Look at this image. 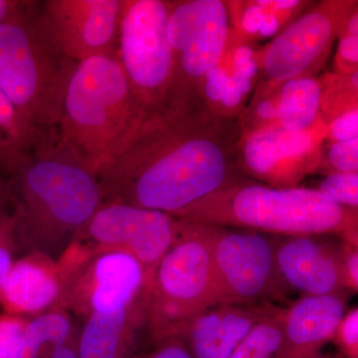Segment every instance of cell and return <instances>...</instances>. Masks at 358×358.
<instances>
[{
  "instance_id": "obj_16",
  "label": "cell",
  "mask_w": 358,
  "mask_h": 358,
  "mask_svg": "<svg viewBox=\"0 0 358 358\" xmlns=\"http://www.w3.org/2000/svg\"><path fill=\"white\" fill-rule=\"evenodd\" d=\"M275 308L268 303L215 306L195 317L183 338L188 341L193 358H228Z\"/></svg>"
},
{
  "instance_id": "obj_8",
  "label": "cell",
  "mask_w": 358,
  "mask_h": 358,
  "mask_svg": "<svg viewBox=\"0 0 358 358\" xmlns=\"http://www.w3.org/2000/svg\"><path fill=\"white\" fill-rule=\"evenodd\" d=\"M207 227L222 305L268 303L282 296L288 288L277 267L278 242L257 231Z\"/></svg>"
},
{
  "instance_id": "obj_39",
  "label": "cell",
  "mask_w": 358,
  "mask_h": 358,
  "mask_svg": "<svg viewBox=\"0 0 358 358\" xmlns=\"http://www.w3.org/2000/svg\"><path fill=\"white\" fill-rule=\"evenodd\" d=\"M317 358H324V357H317Z\"/></svg>"
},
{
  "instance_id": "obj_24",
  "label": "cell",
  "mask_w": 358,
  "mask_h": 358,
  "mask_svg": "<svg viewBox=\"0 0 358 358\" xmlns=\"http://www.w3.org/2000/svg\"><path fill=\"white\" fill-rule=\"evenodd\" d=\"M285 310L275 308L247 334L228 358H277L284 331Z\"/></svg>"
},
{
  "instance_id": "obj_20",
  "label": "cell",
  "mask_w": 358,
  "mask_h": 358,
  "mask_svg": "<svg viewBox=\"0 0 358 358\" xmlns=\"http://www.w3.org/2000/svg\"><path fill=\"white\" fill-rule=\"evenodd\" d=\"M45 131L25 119L0 91V169L2 171L10 176L21 160L37 145Z\"/></svg>"
},
{
  "instance_id": "obj_37",
  "label": "cell",
  "mask_w": 358,
  "mask_h": 358,
  "mask_svg": "<svg viewBox=\"0 0 358 358\" xmlns=\"http://www.w3.org/2000/svg\"><path fill=\"white\" fill-rule=\"evenodd\" d=\"M14 228L15 225H14L13 212L0 215V242L7 238L15 237Z\"/></svg>"
},
{
  "instance_id": "obj_3",
  "label": "cell",
  "mask_w": 358,
  "mask_h": 358,
  "mask_svg": "<svg viewBox=\"0 0 358 358\" xmlns=\"http://www.w3.org/2000/svg\"><path fill=\"white\" fill-rule=\"evenodd\" d=\"M174 217L285 236L336 234L357 245V211L308 188H275L234 180Z\"/></svg>"
},
{
  "instance_id": "obj_10",
  "label": "cell",
  "mask_w": 358,
  "mask_h": 358,
  "mask_svg": "<svg viewBox=\"0 0 358 358\" xmlns=\"http://www.w3.org/2000/svg\"><path fill=\"white\" fill-rule=\"evenodd\" d=\"M357 9V1L320 2L254 53L258 71H263L271 84L313 77L326 63L345 21Z\"/></svg>"
},
{
  "instance_id": "obj_5",
  "label": "cell",
  "mask_w": 358,
  "mask_h": 358,
  "mask_svg": "<svg viewBox=\"0 0 358 358\" xmlns=\"http://www.w3.org/2000/svg\"><path fill=\"white\" fill-rule=\"evenodd\" d=\"M76 64L45 25L40 2L24 1L0 23V91L38 128L57 127Z\"/></svg>"
},
{
  "instance_id": "obj_22",
  "label": "cell",
  "mask_w": 358,
  "mask_h": 358,
  "mask_svg": "<svg viewBox=\"0 0 358 358\" xmlns=\"http://www.w3.org/2000/svg\"><path fill=\"white\" fill-rule=\"evenodd\" d=\"M300 6V1L227 2L236 32L244 37L272 36Z\"/></svg>"
},
{
  "instance_id": "obj_28",
  "label": "cell",
  "mask_w": 358,
  "mask_h": 358,
  "mask_svg": "<svg viewBox=\"0 0 358 358\" xmlns=\"http://www.w3.org/2000/svg\"><path fill=\"white\" fill-rule=\"evenodd\" d=\"M329 162L336 173H357L358 138L333 141L329 147Z\"/></svg>"
},
{
  "instance_id": "obj_1",
  "label": "cell",
  "mask_w": 358,
  "mask_h": 358,
  "mask_svg": "<svg viewBox=\"0 0 358 358\" xmlns=\"http://www.w3.org/2000/svg\"><path fill=\"white\" fill-rule=\"evenodd\" d=\"M239 117L216 114L199 95L174 100L145 117L98 173L102 202H121L176 216L234 181Z\"/></svg>"
},
{
  "instance_id": "obj_31",
  "label": "cell",
  "mask_w": 358,
  "mask_h": 358,
  "mask_svg": "<svg viewBox=\"0 0 358 358\" xmlns=\"http://www.w3.org/2000/svg\"><path fill=\"white\" fill-rule=\"evenodd\" d=\"M358 36L355 35H341L336 65L338 70L345 76L357 72Z\"/></svg>"
},
{
  "instance_id": "obj_33",
  "label": "cell",
  "mask_w": 358,
  "mask_h": 358,
  "mask_svg": "<svg viewBox=\"0 0 358 358\" xmlns=\"http://www.w3.org/2000/svg\"><path fill=\"white\" fill-rule=\"evenodd\" d=\"M16 247L17 246H16L14 236L7 238L0 242V293H1L11 267L15 261L14 260V251H15Z\"/></svg>"
},
{
  "instance_id": "obj_6",
  "label": "cell",
  "mask_w": 358,
  "mask_h": 358,
  "mask_svg": "<svg viewBox=\"0 0 358 358\" xmlns=\"http://www.w3.org/2000/svg\"><path fill=\"white\" fill-rule=\"evenodd\" d=\"M178 220L176 239L155 268L145 292L150 333L159 341L183 338L195 317L222 305L208 227Z\"/></svg>"
},
{
  "instance_id": "obj_21",
  "label": "cell",
  "mask_w": 358,
  "mask_h": 358,
  "mask_svg": "<svg viewBox=\"0 0 358 358\" xmlns=\"http://www.w3.org/2000/svg\"><path fill=\"white\" fill-rule=\"evenodd\" d=\"M129 310L91 313L80 336L78 358H117L128 327Z\"/></svg>"
},
{
  "instance_id": "obj_14",
  "label": "cell",
  "mask_w": 358,
  "mask_h": 358,
  "mask_svg": "<svg viewBox=\"0 0 358 358\" xmlns=\"http://www.w3.org/2000/svg\"><path fill=\"white\" fill-rule=\"evenodd\" d=\"M275 261L287 288L305 296L345 294L341 253L313 236H287L278 242Z\"/></svg>"
},
{
  "instance_id": "obj_35",
  "label": "cell",
  "mask_w": 358,
  "mask_h": 358,
  "mask_svg": "<svg viewBox=\"0 0 358 358\" xmlns=\"http://www.w3.org/2000/svg\"><path fill=\"white\" fill-rule=\"evenodd\" d=\"M13 212L10 192H9V176L0 169V215Z\"/></svg>"
},
{
  "instance_id": "obj_2",
  "label": "cell",
  "mask_w": 358,
  "mask_h": 358,
  "mask_svg": "<svg viewBox=\"0 0 358 358\" xmlns=\"http://www.w3.org/2000/svg\"><path fill=\"white\" fill-rule=\"evenodd\" d=\"M9 190L16 246L47 257L72 243L103 199L98 176L56 128L9 176Z\"/></svg>"
},
{
  "instance_id": "obj_29",
  "label": "cell",
  "mask_w": 358,
  "mask_h": 358,
  "mask_svg": "<svg viewBox=\"0 0 358 358\" xmlns=\"http://www.w3.org/2000/svg\"><path fill=\"white\" fill-rule=\"evenodd\" d=\"M334 338H338L341 350L348 358H358V310L346 312Z\"/></svg>"
},
{
  "instance_id": "obj_32",
  "label": "cell",
  "mask_w": 358,
  "mask_h": 358,
  "mask_svg": "<svg viewBox=\"0 0 358 358\" xmlns=\"http://www.w3.org/2000/svg\"><path fill=\"white\" fill-rule=\"evenodd\" d=\"M341 270L345 279L346 289L358 291V251L357 245L345 242L339 249Z\"/></svg>"
},
{
  "instance_id": "obj_4",
  "label": "cell",
  "mask_w": 358,
  "mask_h": 358,
  "mask_svg": "<svg viewBox=\"0 0 358 358\" xmlns=\"http://www.w3.org/2000/svg\"><path fill=\"white\" fill-rule=\"evenodd\" d=\"M141 122L117 55L77 62L56 129L94 173L117 157Z\"/></svg>"
},
{
  "instance_id": "obj_30",
  "label": "cell",
  "mask_w": 358,
  "mask_h": 358,
  "mask_svg": "<svg viewBox=\"0 0 358 358\" xmlns=\"http://www.w3.org/2000/svg\"><path fill=\"white\" fill-rule=\"evenodd\" d=\"M358 110H348L327 124V138L333 141L358 138Z\"/></svg>"
},
{
  "instance_id": "obj_38",
  "label": "cell",
  "mask_w": 358,
  "mask_h": 358,
  "mask_svg": "<svg viewBox=\"0 0 358 358\" xmlns=\"http://www.w3.org/2000/svg\"><path fill=\"white\" fill-rule=\"evenodd\" d=\"M23 3L24 1H17V0H0V23L13 15L23 6Z\"/></svg>"
},
{
  "instance_id": "obj_19",
  "label": "cell",
  "mask_w": 358,
  "mask_h": 358,
  "mask_svg": "<svg viewBox=\"0 0 358 358\" xmlns=\"http://www.w3.org/2000/svg\"><path fill=\"white\" fill-rule=\"evenodd\" d=\"M322 87L315 77H298L281 85L277 115L280 127L299 133L315 126L322 115Z\"/></svg>"
},
{
  "instance_id": "obj_15",
  "label": "cell",
  "mask_w": 358,
  "mask_h": 358,
  "mask_svg": "<svg viewBox=\"0 0 358 358\" xmlns=\"http://www.w3.org/2000/svg\"><path fill=\"white\" fill-rule=\"evenodd\" d=\"M346 313L345 294L303 296L285 310L284 331L277 358H317L334 338Z\"/></svg>"
},
{
  "instance_id": "obj_34",
  "label": "cell",
  "mask_w": 358,
  "mask_h": 358,
  "mask_svg": "<svg viewBox=\"0 0 358 358\" xmlns=\"http://www.w3.org/2000/svg\"><path fill=\"white\" fill-rule=\"evenodd\" d=\"M182 338L167 339L150 358H193L192 353L181 341Z\"/></svg>"
},
{
  "instance_id": "obj_7",
  "label": "cell",
  "mask_w": 358,
  "mask_h": 358,
  "mask_svg": "<svg viewBox=\"0 0 358 358\" xmlns=\"http://www.w3.org/2000/svg\"><path fill=\"white\" fill-rule=\"evenodd\" d=\"M169 1L124 0L117 61L143 121L166 109L174 98L173 51L167 36Z\"/></svg>"
},
{
  "instance_id": "obj_11",
  "label": "cell",
  "mask_w": 358,
  "mask_h": 358,
  "mask_svg": "<svg viewBox=\"0 0 358 358\" xmlns=\"http://www.w3.org/2000/svg\"><path fill=\"white\" fill-rule=\"evenodd\" d=\"M178 227V219L164 212L102 202L72 243L89 244L94 255L115 250L133 256L143 266L148 287L155 268L176 239Z\"/></svg>"
},
{
  "instance_id": "obj_17",
  "label": "cell",
  "mask_w": 358,
  "mask_h": 358,
  "mask_svg": "<svg viewBox=\"0 0 358 358\" xmlns=\"http://www.w3.org/2000/svg\"><path fill=\"white\" fill-rule=\"evenodd\" d=\"M94 256L83 279L90 313L129 310L138 294L147 291L143 266L122 251L113 250Z\"/></svg>"
},
{
  "instance_id": "obj_26",
  "label": "cell",
  "mask_w": 358,
  "mask_h": 358,
  "mask_svg": "<svg viewBox=\"0 0 358 358\" xmlns=\"http://www.w3.org/2000/svg\"><path fill=\"white\" fill-rule=\"evenodd\" d=\"M317 190L334 203L357 211L358 173H331Z\"/></svg>"
},
{
  "instance_id": "obj_9",
  "label": "cell",
  "mask_w": 358,
  "mask_h": 358,
  "mask_svg": "<svg viewBox=\"0 0 358 358\" xmlns=\"http://www.w3.org/2000/svg\"><path fill=\"white\" fill-rule=\"evenodd\" d=\"M174 98L200 95L205 75L220 62L229 38V11L220 0L169 1ZM201 96V95H200Z\"/></svg>"
},
{
  "instance_id": "obj_23",
  "label": "cell",
  "mask_w": 358,
  "mask_h": 358,
  "mask_svg": "<svg viewBox=\"0 0 358 358\" xmlns=\"http://www.w3.org/2000/svg\"><path fill=\"white\" fill-rule=\"evenodd\" d=\"M72 324L61 310H52L26 324L15 358H34L40 352L69 343Z\"/></svg>"
},
{
  "instance_id": "obj_27",
  "label": "cell",
  "mask_w": 358,
  "mask_h": 358,
  "mask_svg": "<svg viewBox=\"0 0 358 358\" xmlns=\"http://www.w3.org/2000/svg\"><path fill=\"white\" fill-rule=\"evenodd\" d=\"M27 322L20 315H0V358H15Z\"/></svg>"
},
{
  "instance_id": "obj_13",
  "label": "cell",
  "mask_w": 358,
  "mask_h": 358,
  "mask_svg": "<svg viewBox=\"0 0 358 358\" xmlns=\"http://www.w3.org/2000/svg\"><path fill=\"white\" fill-rule=\"evenodd\" d=\"M124 0H46L42 18L56 43L75 62L115 55Z\"/></svg>"
},
{
  "instance_id": "obj_36",
  "label": "cell",
  "mask_w": 358,
  "mask_h": 358,
  "mask_svg": "<svg viewBox=\"0 0 358 358\" xmlns=\"http://www.w3.org/2000/svg\"><path fill=\"white\" fill-rule=\"evenodd\" d=\"M35 358H78V353L68 343L64 345L58 346L48 352L41 353Z\"/></svg>"
},
{
  "instance_id": "obj_25",
  "label": "cell",
  "mask_w": 358,
  "mask_h": 358,
  "mask_svg": "<svg viewBox=\"0 0 358 358\" xmlns=\"http://www.w3.org/2000/svg\"><path fill=\"white\" fill-rule=\"evenodd\" d=\"M271 84V83H268ZM282 84H271L263 92H259L246 114L239 120L242 136L255 131L280 126L278 122L277 107Z\"/></svg>"
},
{
  "instance_id": "obj_18",
  "label": "cell",
  "mask_w": 358,
  "mask_h": 358,
  "mask_svg": "<svg viewBox=\"0 0 358 358\" xmlns=\"http://www.w3.org/2000/svg\"><path fill=\"white\" fill-rule=\"evenodd\" d=\"M57 266L42 254L14 261L0 301L9 315L37 313L57 301L63 291L62 278Z\"/></svg>"
},
{
  "instance_id": "obj_12",
  "label": "cell",
  "mask_w": 358,
  "mask_h": 358,
  "mask_svg": "<svg viewBox=\"0 0 358 358\" xmlns=\"http://www.w3.org/2000/svg\"><path fill=\"white\" fill-rule=\"evenodd\" d=\"M327 134V124L319 122L305 131L293 133L272 127L241 136L239 162L254 178L268 186L294 185L320 164V145Z\"/></svg>"
}]
</instances>
